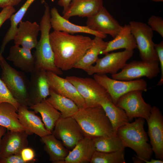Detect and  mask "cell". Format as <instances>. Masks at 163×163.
I'll use <instances>...</instances> for the list:
<instances>
[{"mask_svg":"<svg viewBox=\"0 0 163 163\" xmlns=\"http://www.w3.org/2000/svg\"><path fill=\"white\" fill-rule=\"evenodd\" d=\"M0 163H25L22 159L20 153L10 155L0 158Z\"/></svg>","mask_w":163,"mask_h":163,"instance_id":"obj_38","label":"cell"},{"mask_svg":"<svg viewBox=\"0 0 163 163\" xmlns=\"http://www.w3.org/2000/svg\"><path fill=\"white\" fill-rule=\"evenodd\" d=\"M163 163V161L162 160H160L159 159H152L149 160H146L144 159H142L138 160L136 162V163Z\"/></svg>","mask_w":163,"mask_h":163,"instance_id":"obj_42","label":"cell"},{"mask_svg":"<svg viewBox=\"0 0 163 163\" xmlns=\"http://www.w3.org/2000/svg\"><path fill=\"white\" fill-rule=\"evenodd\" d=\"M94 78L106 90L115 105L121 96L129 92L136 90L146 91L147 89V84L143 79L119 80L111 78L106 74H97L94 75Z\"/></svg>","mask_w":163,"mask_h":163,"instance_id":"obj_7","label":"cell"},{"mask_svg":"<svg viewBox=\"0 0 163 163\" xmlns=\"http://www.w3.org/2000/svg\"><path fill=\"white\" fill-rule=\"evenodd\" d=\"M160 72L158 61L134 60L126 63L120 72L111 76L113 79L123 81H132L143 77L151 79L157 77Z\"/></svg>","mask_w":163,"mask_h":163,"instance_id":"obj_9","label":"cell"},{"mask_svg":"<svg viewBox=\"0 0 163 163\" xmlns=\"http://www.w3.org/2000/svg\"><path fill=\"white\" fill-rule=\"evenodd\" d=\"M22 0H0V8L14 6L18 4Z\"/></svg>","mask_w":163,"mask_h":163,"instance_id":"obj_40","label":"cell"},{"mask_svg":"<svg viewBox=\"0 0 163 163\" xmlns=\"http://www.w3.org/2000/svg\"><path fill=\"white\" fill-rule=\"evenodd\" d=\"M45 10L40 22L41 36L35 48L34 55L35 70L43 69L58 75L63 74L62 71L56 66L54 53L50 40L51 27L50 22V9L44 2Z\"/></svg>","mask_w":163,"mask_h":163,"instance_id":"obj_4","label":"cell"},{"mask_svg":"<svg viewBox=\"0 0 163 163\" xmlns=\"http://www.w3.org/2000/svg\"><path fill=\"white\" fill-rule=\"evenodd\" d=\"M50 14L51 27L54 31L63 32L72 35L78 33H86L100 37L103 39L107 37V35L92 30L87 26L78 25L71 22L69 20L61 16L55 7L50 10Z\"/></svg>","mask_w":163,"mask_h":163,"instance_id":"obj_18","label":"cell"},{"mask_svg":"<svg viewBox=\"0 0 163 163\" xmlns=\"http://www.w3.org/2000/svg\"><path fill=\"white\" fill-rule=\"evenodd\" d=\"M21 154L22 158L25 163L32 161L35 156V152L31 148L26 147L21 151Z\"/></svg>","mask_w":163,"mask_h":163,"instance_id":"obj_39","label":"cell"},{"mask_svg":"<svg viewBox=\"0 0 163 163\" xmlns=\"http://www.w3.org/2000/svg\"><path fill=\"white\" fill-rule=\"evenodd\" d=\"M90 163H125V149L110 152L95 151Z\"/></svg>","mask_w":163,"mask_h":163,"instance_id":"obj_33","label":"cell"},{"mask_svg":"<svg viewBox=\"0 0 163 163\" xmlns=\"http://www.w3.org/2000/svg\"><path fill=\"white\" fill-rule=\"evenodd\" d=\"M9 103L17 110L21 104L14 97L4 82L0 78V104Z\"/></svg>","mask_w":163,"mask_h":163,"instance_id":"obj_34","label":"cell"},{"mask_svg":"<svg viewBox=\"0 0 163 163\" xmlns=\"http://www.w3.org/2000/svg\"><path fill=\"white\" fill-rule=\"evenodd\" d=\"M95 151L92 139L85 137L69 151L65 163L90 162Z\"/></svg>","mask_w":163,"mask_h":163,"instance_id":"obj_23","label":"cell"},{"mask_svg":"<svg viewBox=\"0 0 163 163\" xmlns=\"http://www.w3.org/2000/svg\"><path fill=\"white\" fill-rule=\"evenodd\" d=\"M92 139L96 151L110 152L125 148L117 136H99Z\"/></svg>","mask_w":163,"mask_h":163,"instance_id":"obj_32","label":"cell"},{"mask_svg":"<svg viewBox=\"0 0 163 163\" xmlns=\"http://www.w3.org/2000/svg\"><path fill=\"white\" fill-rule=\"evenodd\" d=\"M15 12L16 10L13 7L7 6L3 8L0 12V28L4 23L10 19Z\"/></svg>","mask_w":163,"mask_h":163,"instance_id":"obj_37","label":"cell"},{"mask_svg":"<svg viewBox=\"0 0 163 163\" xmlns=\"http://www.w3.org/2000/svg\"><path fill=\"white\" fill-rule=\"evenodd\" d=\"M35 0H27L17 11L10 18V27L5 36L0 46V53L4 52L5 47L10 41L13 40L16 34L19 23L26 13L27 10Z\"/></svg>","mask_w":163,"mask_h":163,"instance_id":"obj_31","label":"cell"},{"mask_svg":"<svg viewBox=\"0 0 163 163\" xmlns=\"http://www.w3.org/2000/svg\"><path fill=\"white\" fill-rule=\"evenodd\" d=\"M31 50L14 45L10 48L7 59L23 72L31 73L35 69L34 57Z\"/></svg>","mask_w":163,"mask_h":163,"instance_id":"obj_22","label":"cell"},{"mask_svg":"<svg viewBox=\"0 0 163 163\" xmlns=\"http://www.w3.org/2000/svg\"><path fill=\"white\" fill-rule=\"evenodd\" d=\"M73 117L80 125L85 137L93 139L114 135L110 120L100 105L79 108Z\"/></svg>","mask_w":163,"mask_h":163,"instance_id":"obj_3","label":"cell"},{"mask_svg":"<svg viewBox=\"0 0 163 163\" xmlns=\"http://www.w3.org/2000/svg\"><path fill=\"white\" fill-rule=\"evenodd\" d=\"M19 121L29 135L35 134L40 137L52 134L45 128L41 118L28 106L21 105L18 110Z\"/></svg>","mask_w":163,"mask_h":163,"instance_id":"obj_19","label":"cell"},{"mask_svg":"<svg viewBox=\"0 0 163 163\" xmlns=\"http://www.w3.org/2000/svg\"><path fill=\"white\" fill-rule=\"evenodd\" d=\"M50 86L46 71L43 69L30 73L28 96L30 105L40 102L50 94Z\"/></svg>","mask_w":163,"mask_h":163,"instance_id":"obj_15","label":"cell"},{"mask_svg":"<svg viewBox=\"0 0 163 163\" xmlns=\"http://www.w3.org/2000/svg\"><path fill=\"white\" fill-rule=\"evenodd\" d=\"M86 26L90 29L115 38L122 26L103 6L96 14L87 18Z\"/></svg>","mask_w":163,"mask_h":163,"instance_id":"obj_14","label":"cell"},{"mask_svg":"<svg viewBox=\"0 0 163 163\" xmlns=\"http://www.w3.org/2000/svg\"><path fill=\"white\" fill-rule=\"evenodd\" d=\"M18 110L11 104L6 102L0 104V126L7 130H25L18 119Z\"/></svg>","mask_w":163,"mask_h":163,"instance_id":"obj_29","label":"cell"},{"mask_svg":"<svg viewBox=\"0 0 163 163\" xmlns=\"http://www.w3.org/2000/svg\"><path fill=\"white\" fill-rule=\"evenodd\" d=\"M103 0H72L62 16L69 20L71 17H90L103 7Z\"/></svg>","mask_w":163,"mask_h":163,"instance_id":"obj_21","label":"cell"},{"mask_svg":"<svg viewBox=\"0 0 163 163\" xmlns=\"http://www.w3.org/2000/svg\"><path fill=\"white\" fill-rule=\"evenodd\" d=\"M145 119L136 118L132 123H128L118 129L116 135L123 146L129 147L136 153L133 157L134 162L144 159L150 160L152 155L151 145L148 143L147 134L144 129Z\"/></svg>","mask_w":163,"mask_h":163,"instance_id":"obj_2","label":"cell"},{"mask_svg":"<svg viewBox=\"0 0 163 163\" xmlns=\"http://www.w3.org/2000/svg\"><path fill=\"white\" fill-rule=\"evenodd\" d=\"M93 40L91 46L74 68L81 69L87 72L96 62L101 52L106 48L108 42L105 41L102 38L95 36Z\"/></svg>","mask_w":163,"mask_h":163,"instance_id":"obj_27","label":"cell"},{"mask_svg":"<svg viewBox=\"0 0 163 163\" xmlns=\"http://www.w3.org/2000/svg\"><path fill=\"white\" fill-rule=\"evenodd\" d=\"M137 48L136 40L132 34L129 24H125L113 40L108 42L105 49L101 54H105L119 49L133 50Z\"/></svg>","mask_w":163,"mask_h":163,"instance_id":"obj_24","label":"cell"},{"mask_svg":"<svg viewBox=\"0 0 163 163\" xmlns=\"http://www.w3.org/2000/svg\"><path fill=\"white\" fill-rule=\"evenodd\" d=\"M1 78L14 97L21 104L30 106L28 96L29 80L23 72L18 71L7 62L0 53Z\"/></svg>","mask_w":163,"mask_h":163,"instance_id":"obj_5","label":"cell"},{"mask_svg":"<svg viewBox=\"0 0 163 163\" xmlns=\"http://www.w3.org/2000/svg\"><path fill=\"white\" fill-rule=\"evenodd\" d=\"M104 110L111 123L113 135L117 136L119 128L129 123V120L124 110L113 104L111 100H108L100 103Z\"/></svg>","mask_w":163,"mask_h":163,"instance_id":"obj_28","label":"cell"},{"mask_svg":"<svg viewBox=\"0 0 163 163\" xmlns=\"http://www.w3.org/2000/svg\"><path fill=\"white\" fill-rule=\"evenodd\" d=\"M40 25L36 21H21L19 23L14 40V45L31 50L35 48L40 31Z\"/></svg>","mask_w":163,"mask_h":163,"instance_id":"obj_20","label":"cell"},{"mask_svg":"<svg viewBox=\"0 0 163 163\" xmlns=\"http://www.w3.org/2000/svg\"><path fill=\"white\" fill-rule=\"evenodd\" d=\"M66 78L75 87L86 107L100 106L101 102L111 100L106 90L94 78L74 76H67Z\"/></svg>","mask_w":163,"mask_h":163,"instance_id":"obj_6","label":"cell"},{"mask_svg":"<svg viewBox=\"0 0 163 163\" xmlns=\"http://www.w3.org/2000/svg\"><path fill=\"white\" fill-rule=\"evenodd\" d=\"M46 99L59 111L62 118L73 117L79 109L72 100L56 93L50 88L49 97Z\"/></svg>","mask_w":163,"mask_h":163,"instance_id":"obj_30","label":"cell"},{"mask_svg":"<svg viewBox=\"0 0 163 163\" xmlns=\"http://www.w3.org/2000/svg\"><path fill=\"white\" fill-rule=\"evenodd\" d=\"M129 25L141 60L159 62L152 40L153 31L150 27L145 23L134 21H130Z\"/></svg>","mask_w":163,"mask_h":163,"instance_id":"obj_8","label":"cell"},{"mask_svg":"<svg viewBox=\"0 0 163 163\" xmlns=\"http://www.w3.org/2000/svg\"><path fill=\"white\" fill-rule=\"evenodd\" d=\"M154 2H163V0H151Z\"/></svg>","mask_w":163,"mask_h":163,"instance_id":"obj_44","label":"cell"},{"mask_svg":"<svg viewBox=\"0 0 163 163\" xmlns=\"http://www.w3.org/2000/svg\"><path fill=\"white\" fill-rule=\"evenodd\" d=\"M6 128L0 126V141L3 136L7 131Z\"/></svg>","mask_w":163,"mask_h":163,"instance_id":"obj_43","label":"cell"},{"mask_svg":"<svg viewBox=\"0 0 163 163\" xmlns=\"http://www.w3.org/2000/svg\"><path fill=\"white\" fill-rule=\"evenodd\" d=\"M133 50H125L122 51L107 53L103 57L98 58L95 64L91 66L87 72L89 75L115 74L122 69L133 56Z\"/></svg>","mask_w":163,"mask_h":163,"instance_id":"obj_11","label":"cell"},{"mask_svg":"<svg viewBox=\"0 0 163 163\" xmlns=\"http://www.w3.org/2000/svg\"><path fill=\"white\" fill-rule=\"evenodd\" d=\"M50 40L55 65L62 71L74 68L93 42L88 36L54 31L50 33Z\"/></svg>","mask_w":163,"mask_h":163,"instance_id":"obj_1","label":"cell"},{"mask_svg":"<svg viewBox=\"0 0 163 163\" xmlns=\"http://www.w3.org/2000/svg\"><path fill=\"white\" fill-rule=\"evenodd\" d=\"M148 133L153 152L156 158L163 160V117L159 109L152 107L150 114L146 120Z\"/></svg>","mask_w":163,"mask_h":163,"instance_id":"obj_13","label":"cell"},{"mask_svg":"<svg viewBox=\"0 0 163 163\" xmlns=\"http://www.w3.org/2000/svg\"><path fill=\"white\" fill-rule=\"evenodd\" d=\"M52 134L69 149H72L85 137L81 127L73 117H61L56 122Z\"/></svg>","mask_w":163,"mask_h":163,"instance_id":"obj_12","label":"cell"},{"mask_svg":"<svg viewBox=\"0 0 163 163\" xmlns=\"http://www.w3.org/2000/svg\"><path fill=\"white\" fill-rule=\"evenodd\" d=\"M72 0H58V4L63 8L62 14H63L67 10Z\"/></svg>","mask_w":163,"mask_h":163,"instance_id":"obj_41","label":"cell"},{"mask_svg":"<svg viewBox=\"0 0 163 163\" xmlns=\"http://www.w3.org/2000/svg\"><path fill=\"white\" fill-rule=\"evenodd\" d=\"M40 141L44 144V150L48 155L50 161L53 163H65L69 151L61 141L52 133L40 137Z\"/></svg>","mask_w":163,"mask_h":163,"instance_id":"obj_25","label":"cell"},{"mask_svg":"<svg viewBox=\"0 0 163 163\" xmlns=\"http://www.w3.org/2000/svg\"><path fill=\"white\" fill-rule=\"evenodd\" d=\"M142 92L139 90L129 92L117 101L116 105L124 110L129 121L138 118L146 120L150 116L152 107L144 100Z\"/></svg>","mask_w":163,"mask_h":163,"instance_id":"obj_10","label":"cell"},{"mask_svg":"<svg viewBox=\"0 0 163 163\" xmlns=\"http://www.w3.org/2000/svg\"><path fill=\"white\" fill-rule=\"evenodd\" d=\"M155 48L158 59L160 65L161 76L159 81L157 84V86H161L163 84V41L159 43L155 44Z\"/></svg>","mask_w":163,"mask_h":163,"instance_id":"obj_36","label":"cell"},{"mask_svg":"<svg viewBox=\"0 0 163 163\" xmlns=\"http://www.w3.org/2000/svg\"><path fill=\"white\" fill-rule=\"evenodd\" d=\"M28 134L26 130L7 131L0 141V158L20 153L27 147Z\"/></svg>","mask_w":163,"mask_h":163,"instance_id":"obj_17","label":"cell"},{"mask_svg":"<svg viewBox=\"0 0 163 163\" xmlns=\"http://www.w3.org/2000/svg\"><path fill=\"white\" fill-rule=\"evenodd\" d=\"M46 74L50 89L56 93L72 100L79 108L86 107L75 87L68 79L50 72L46 71Z\"/></svg>","mask_w":163,"mask_h":163,"instance_id":"obj_16","label":"cell"},{"mask_svg":"<svg viewBox=\"0 0 163 163\" xmlns=\"http://www.w3.org/2000/svg\"><path fill=\"white\" fill-rule=\"evenodd\" d=\"M30 108L36 113L40 114L45 128L52 133L56 122L61 117V113L46 99L36 104L30 105Z\"/></svg>","mask_w":163,"mask_h":163,"instance_id":"obj_26","label":"cell"},{"mask_svg":"<svg viewBox=\"0 0 163 163\" xmlns=\"http://www.w3.org/2000/svg\"><path fill=\"white\" fill-rule=\"evenodd\" d=\"M147 23L153 31L157 32L163 37V20L161 17L152 15L149 18Z\"/></svg>","mask_w":163,"mask_h":163,"instance_id":"obj_35","label":"cell"}]
</instances>
